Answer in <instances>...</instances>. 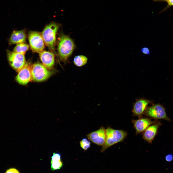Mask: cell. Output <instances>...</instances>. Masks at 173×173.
Masks as SVG:
<instances>
[{"label": "cell", "mask_w": 173, "mask_h": 173, "mask_svg": "<svg viewBox=\"0 0 173 173\" xmlns=\"http://www.w3.org/2000/svg\"><path fill=\"white\" fill-rule=\"evenodd\" d=\"M161 124V123L160 122L156 120L144 131L142 136L143 139L148 142L151 143L156 135L159 127Z\"/></svg>", "instance_id": "11"}, {"label": "cell", "mask_w": 173, "mask_h": 173, "mask_svg": "<svg viewBox=\"0 0 173 173\" xmlns=\"http://www.w3.org/2000/svg\"><path fill=\"white\" fill-rule=\"evenodd\" d=\"M51 169L52 171L60 169L63 166L62 162L61 161L55 162H51Z\"/></svg>", "instance_id": "17"}, {"label": "cell", "mask_w": 173, "mask_h": 173, "mask_svg": "<svg viewBox=\"0 0 173 173\" xmlns=\"http://www.w3.org/2000/svg\"><path fill=\"white\" fill-rule=\"evenodd\" d=\"M31 66L26 63L24 67L18 72L16 80L20 84L25 85L32 80Z\"/></svg>", "instance_id": "9"}, {"label": "cell", "mask_w": 173, "mask_h": 173, "mask_svg": "<svg viewBox=\"0 0 173 173\" xmlns=\"http://www.w3.org/2000/svg\"><path fill=\"white\" fill-rule=\"evenodd\" d=\"M26 35L24 30L13 31L11 34L8 41L9 45L24 43Z\"/></svg>", "instance_id": "14"}, {"label": "cell", "mask_w": 173, "mask_h": 173, "mask_svg": "<svg viewBox=\"0 0 173 173\" xmlns=\"http://www.w3.org/2000/svg\"><path fill=\"white\" fill-rule=\"evenodd\" d=\"M165 158L167 161L170 162L173 159V156L172 154H168L166 156Z\"/></svg>", "instance_id": "23"}, {"label": "cell", "mask_w": 173, "mask_h": 173, "mask_svg": "<svg viewBox=\"0 0 173 173\" xmlns=\"http://www.w3.org/2000/svg\"><path fill=\"white\" fill-rule=\"evenodd\" d=\"M153 101L144 98L136 99L134 104L132 111L133 115L139 118L144 114L148 105L153 103Z\"/></svg>", "instance_id": "8"}, {"label": "cell", "mask_w": 173, "mask_h": 173, "mask_svg": "<svg viewBox=\"0 0 173 173\" xmlns=\"http://www.w3.org/2000/svg\"><path fill=\"white\" fill-rule=\"evenodd\" d=\"M39 53L43 64L47 68H52L55 63V55L53 53L44 50Z\"/></svg>", "instance_id": "13"}, {"label": "cell", "mask_w": 173, "mask_h": 173, "mask_svg": "<svg viewBox=\"0 0 173 173\" xmlns=\"http://www.w3.org/2000/svg\"><path fill=\"white\" fill-rule=\"evenodd\" d=\"M105 132L106 140L101 149L102 152L111 146L122 142L127 135V132L124 130H115L109 127L105 129Z\"/></svg>", "instance_id": "2"}, {"label": "cell", "mask_w": 173, "mask_h": 173, "mask_svg": "<svg viewBox=\"0 0 173 173\" xmlns=\"http://www.w3.org/2000/svg\"><path fill=\"white\" fill-rule=\"evenodd\" d=\"M5 173H20L19 171L14 168H10L7 169Z\"/></svg>", "instance_id": "22"}, {"label": "cell", "mask_w": 173, "mask_h": 173, "mask_svg": "<svg viewBox=\"0 0 173 173\" xmlns=\"http://www.w3.org/2000/svg\"><path fill=\"white\" fill-rule=\"evenodd\" d=\"M28 39L31 49L34 52L40 53L43 51L44 47V43L41 33L35 31H30Z\"/></svg>", "instance_id": "7"}, {"label": "cell", "mask_w": 173, "mask_h": 173, "mask_svg": "<svg viewBox=\"0 0 173 173\" xmlns=\"http://www.w3.org/2000/svg\"><path fill=\"white\" fill-rule=\"evenodd\" d=\"M61 155L59 153H54L51 157V162L59 161L61 160Z\"/></svg>", "instance_id": "20"}, {"label": "cell", "mask_w": 173, "mask_h": 173, "mask_svg": "<svg viewBox=\"0 0 173 173\" xmlns=\"http://www.w3.org/2000/svg\"><path fill=\"white\" fill-rule=\"evenodd\" d=\"M90 142L85 138L83 139L80 142L81 147L85 150H87L90 147Z\"/></svg>", "instance_id": "18"}, {"label": "cell", "mask_w": 173, "mask_h": 173, "mask_svg": "<svg viewBox=\"0 0 173 173\" xmlns=\"http://www.w3.org/2000/svg\"><path fill=\"white\" fill-rule=\"evenodd\" d=\"M75 47L73 40L68 35L62 34L58 45V56L62 61L65 62L72 54Z\"/></svg>", "instance_id": "1"}, {"label": "cell", "mask_w": 173, "mask_h": 173, "mask_svg": "<svg viewBox=\"0 0 173 173\" xmlns=\"http://www.w3.org/2000/svg\"><path fill=\"white\" fill-rule=\"evenodd\" d=\"M91 141L99 146H103L106 140L105 129L103 126L98 130L92 132L86 135Z\"/></svg>", "instance_id": "10"}, {"label": "cell", "mask_w": 173, "mask_h": 173, "mask_svg": "<svg viewBox=\"0 0 173 173\" xmlns=\"http://www.w3.org/2000/svg\"><path fill=\"white\" fill-rule=\"evenodd\" d=\"M59 27L57 24L52 22L47 25L41 33L44 43L51 51L55 50L56 35Z\"/></svg>", "instance_id": "3"}, {"label": "cell", "mask_w": 173, "mask_h": 173, "mask_svg": "<svg viewBox=\"0 0 173 173\" xmlns=\"http://www.w3.org/2000/svg\"><path fill=\"white\" fill-rule=\"evenodd\" d=\"M152 105L147 108L144 114L155 119H162L170 121V119L167 116L165 108L160 103L152 104Z\"/></svg>", "instance_id": "4"}, {"label": "cell", "mask_w": 173, "mask_h": 173, "mask_svg": "<svg viewBox=\"0 0 173 173\" xmlns=\"http://www.w3.org/2000/svg\"><path fill=\"white\" fill-rule=\"evenodd\" d=\"M87 58L83 55H79L74 57L73 62L74 64L78 67H81L86 64L87 61Z\"/></svg>", "instance_id": "15"}, {"label": "cell", "mask_w": 173, "mask_h": 173, "mask_svg": "<svg viewBox=\"0 0 173 173\" xmlns=\"http://www.w3.org/2000/svg\"><path fill=\"white\" fill-rule=\"evenodd\" d=\"M7 56L10 65L16 71L18 72L26 63L25 54L6 50Z\"/></svg>", "instance_id": "6"}, {"label": "cell", "mask_w": 173, "mask_h": 173, "mask_svg": "<svg viewBox=\"0 0 173 173\" xmlns=\"http://www.w3.org/2000/svg\"><path fill=\"white\" fill-rule=\"evenodd\" d=\"M29 48V45L24 43L17 44L14 48L13 51L25 54Z\"/></svg>", "instance_id": "16"}, {"label": "cell", "mask_w": 173, "mask_h": 173, "mask_svg": "<svg viewBox=\"0 0 173 173\" xmlns=\"http://www.w3.org/2000/svg\"><path fill=\"white\" fill-rule=\"evenodd\" d=\"M32 80L36 82L45 80L49 78L51 74L43 64L35 63L31 66Z\"/></svg>", "instance_id": "5"}, {"label": "cell", "mask_w": 173, "mask_h": 173, "mask_svg": "<svg viewBox=\"0 0 173 173\" xmlns=\"http://www.w3.org/2000/svg\"><path fill=\"white\" fill-rule=\"evenodd\" d=\"M156 121H153L150 118H140L132 121L136 130V134L144 132L150 125L154 123Z\"/></svg>", "instance_id": "12"}, {"label": "cell", "mask_w": 173, "mask_h": 173, "mask_svg": "<svg viewBox=\"0 0 173 173\" xmlns=\"http://www.w3.org/2000/svg\"><path fill=\"white\" fill-rule=\"evenodd\" d=\"M141 51L142 53L147 55H148L150 53L149 49L147 47L142 48L141 49Z\"/></svg>", "instance_id": "21"}, {"label": "cell", "mask_w": 173, "mask_h": 173, "mask_svg": "<svg viewBox=\"0 0 173 173\" xmlns=\"http://www.w3.org/2000/svg\"><path fill=\"white\" fill-rule=\"evenodd\" d=\"M154 2H166L167 3V5L166 7L164 8L160 13L163 12L170 7H171L173 6V0H153Z\"/></svg>", "instance_id": "19"}]
</instances>
